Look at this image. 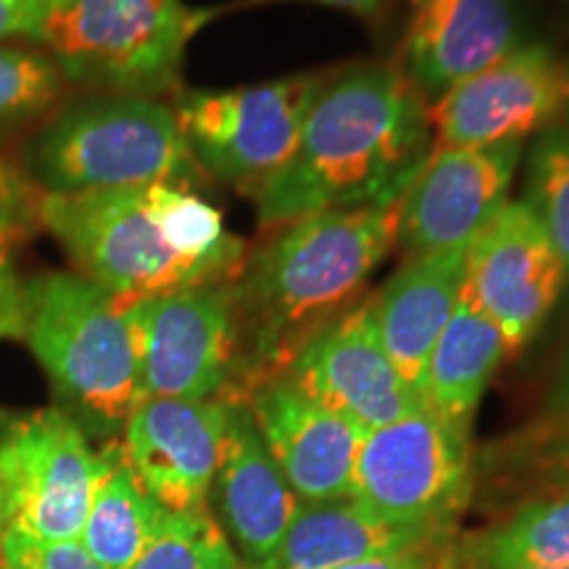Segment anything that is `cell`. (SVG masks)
Instances as JSON below:
<instances>
[{"label":"cell","instance_id":"1","mask_svg":"<svg viewBox=\"0 0 569 569\" xmlns=\"http://www.w3.org/2000/svg\"><path fill=\"white\" fill-rule=\"evenodd\" d=\"M427 101L393 63L322 80L290 161L253 196L274 230L319 211L401 201L430 156Z\"/></svg>","mask_w":569,"mask_h":569},{"label":"cell","instance_id":"2","mask_svg":"<svg viewBox=\"0 0 569 569\" xmlns=\"http://www.w3.org/2000/svg\"><path fill=\"white\" fill-rule=\"evenodd\" d=\"M40 227L122 303L232 282L248 256L222 211L180 184L42 193Z\"/></svg>","mask_w":569,"mask_h":569},{"label":"cell","instance_id":"3","mask_svg":"<svg viewBox=\"0 0 569 569\" xmlns=\"http://www.w3.org/2000/svg\"><path fill=\"white\" fill-rule=\"evenodd\" d=\"M401 201L319 211L274 227L232 280L256 365L282 372L298 348L351 306L398 238Z\"/></svg>","mask_w":569,"mask_h":569},{"label":"cell","instance_id":"4","mask_svg":"<svg viewBox=\"0 0 569 569\" xmlns=\"http://www.w3.org/2000/svg\"><path fill=\"white\" fill-rule=\"evenodd\" d=\"M24 172L42 193L190 188L203 177L172 103L109 92L61 103L27 148Z\"/></svg>","mask_w":569,"mask_h":569},{"label":"cell","instance_id":"5","mask_svg":"<svg viewBox=\"0 0 569 569\" xmlns=\"http://www.w3.org/2000/svg\"><path fill=\"white\" fill-rule=\"evenodd\" d=\"M24 343L77 425L119 432L142 401L138 348L124 303L80 272L24 280Z\"/></svg>","mask_w":569,"mask_h":569},{"label":"cell","instance_id":"6","mask_svg":"<svg viewBox=\"0 0 569 569\" xmlns=\"http://www.w3.org/2000/svg\"><path fill=\"white\" fill-rule=\"evenodd\" d=\"M209 19L184 0H67L40 48L74 88L163 98L180 84L190 40Z\"/></svg>","mask_w":569,"mask_h":569},{"label":"cell","instance_id":"7","mask_svg":"<svg viewBox=\"0 0 569 569\" xmlns=\"http://www.w3.org/2000/svg\"><path fill=\"white\" fill-rule=\"evenodd\" d=\"M325 77H288L253 88L184 90L172 109L203 177L256 196L293 156Z\"/></svg>","mask_w":569,"mask_h":569},{"label":"cell","instance_id":"8","mask_svg":"<svg viewBox=\"0 0 569 569\" xmlns=\"http://www.w3.org/2000/svg\"><path fill=\"white\" fill-rule=\"evenodd\" d=\"M103 469L77 419L63 409L0 415V507L6 530L80 540Z\"/></svg>","mask_w":569,"mask_h":569},{"label":"cell","instance_id":"9","mask_svg":"<svg viewBox=\"0 0 569 569\" xmlns=\"http://www.w3.org/2000/svg\"><path fill=\"white\" fill-rule=\"evenodd\" d=\"M469 490V430L419 409L365 432L348 496L393 522L453 528Z\"/></svg>","mask_w":569,"mask_h":569},{"label":"cell","instance_id":"10","mask_svg":"<svg viewBox=\"0 0 569 569\" xmlns=\"http://www.w3.org/2000/svg\"><path fill=\"white\" fill-rule=\"evenodd\" d=\"M142 398H222L240 348L232 282L124 303Z\"/></svg>","mask_w":569,"mask_h":569},{"label":"cell","instance_id":"11","mask_svg":"<svg viewBox=\"0 0 569 569\" xmlns=\"http://www.w3.org/2000/svg\"><path fill=\"white\" fill-rule=\"evenodd\" d=\"M569 106V67L543 42H525L430 103L436 148L528 140L559 124Z\"/></svg>","mask_w":569,"mask_h":569},{"label":"cell","instance_id":"12","mask_svg":"<svg viewBox=\"0 0 569 569\" xmlns=\"http://www.w3.org/2000/svg\"><path fill=\"white\" fill-rule=\"evenodd\" d=\"M525 140L432 148L401 198L398 238L409 256L467 248L509 203Z\"/></svg>","mask_w":569,"mask_h":569},{"label":"cell","instance_id":"13","mask_svg":"<svg viewBox=\"0 0 569 569\" xmlns=\"http://www.w3.org/2000/svg\"><path fill=\"white\" fill-rule=\"evenodd\" d=\"M282 372L365 432L425 409L382 346L372 296L315 332Z\"/></svg>","mask_w":569,"mask_h":569},{"label":"cell","instance_id":"14","mask_svg":"<svg viewBox=\"0 0 569 569\" xmlns=\"http://www.w3.org/2000/svg\"><path fill=\"white\" fill-rule=\"evenodd\" d=\"M465 293L519 351L565 293V269L549 234L522 201H509L469 246Z\"/></svg>","mask_w":569,"mask_h":569},{"label":"cell","instance_id":"15","mask_svg":"<svg viewBox=\"0 0 569 569\" xmlns=\"http://www.w3.org/2000/svg\"><path fill=\"white\" fill-rule=\"evenodd\" d=\"M230 398H142L122 451L142 488L169 511L206 509L222 461Z\"/></svg>","mask_w":569,"mask_h":569},{"label":"cell","instance_id":"16","mask_svg":"<svg viewBox=\"0 0 569 569\" xmlns=\"http://www.w3.org/2000/svg\"><path fill=\"white\" fill-rule=\"evenodd\" d=\"M269 457L298 501L351 493L365 430L301 390L284 372L256 377L243 398Z\"/></svg>","mask_w":569,"mask_h":569},{"label":"cell","instance_id":"17","mask_svg":"<svg viewBox=\"0 0 569 569\" xmlns=\"http://www.w3.org/2000/svg\"><path fill=\"white\" fill-rule=\"evenodd\" d=\"M519 46L525 40L515 0H415L403 74L425 101H438Z\"/></svg>","mask_w":569,"mask_h":569},{"label":"cell","instance_id":"18","mask_svg":"<svg viewBox=\"0 0 569 569\" xmlns=\"http://www.w3.org/2000/svg\"><path fill=\"white\" fill-rule=\"evenodd\" d=\"M213 486L246 567L272 569L296 515L298 496L269 457L243 398L230 401L222 461Z\"/></svg>","mask_w":569,"mask_h":569},{"label":"cell","instance_id":"19","mask_svg":"<svg viewBox=\"0 0 569 569\" xmlns=\"http://www.w3.org/2000/svg\"><path fill=\"white\" fill-rule=\"evenodd\" d=\"M467 248L409 256L372 296L382 346L409 388L422 398L427 359L457 309L467 274Z\"/></svg>","mask_w":569,"mask_h":569},{"label":"cell","instance_id":"20","mask_svg":"<svg viewBox=\"0 0 569 569\" xmlns=\"http://www.w3.org/2000/svg\"><path fill=\"white\" fill-rule=\"evenodd\" d=\"M453 528L403 525L375 515L351 496L298 501L272 569H336L425 543H446Z\"/></svg>","mask_w":569,"mask_h":569},{"label":"cell","instance_id":"21","mask_svg":"<svg viewBox=\"0 0 569 569\" xmlns=\"http://www.w3.org/2000/svg\"><path fill=\"white\" fill-rule=\"evenodd\" d=\"M507 353L509 346L501 330L461 290L457 309L427 359L422 382L425 409L469 430L490 377Z\"/></svg>","mask_w":569,"mask_h":569},{"label":"cell","instance_id":"22","mask_svg":"<svg viewBox=\"0 0 569 569\" xmlns=\"http://www.w3.org/2000/svg\"><path fill=\"white\" fill-rule=\"evenodd\" d=\"M169 509L142 488L127 465L122 443L103 448V469L92 493L80 543L106 569H130L159 536Z\"/></svg>","mask_w":569,"mask_h":569},{"label":"cell","instance_id":"23","mask_svg":"<svg viewBox=\"0 0 569 569\" xmlns=\"http://www.w3.org/2000/svg\"><path fill=\"white\" fill-rule=\"evenodd\" d=\"M461 569H567L569 490H549L475 532L457 549Z\"/></svg>","mask_w":569,"mask_h":569},{"label":"cell","instance_id":"24","mask_svg":"<svg viewBox=\"0 0 569 569\" xmlns=\"http://www.w3.org/2000/svg\"><path fill=\"white\" fill-rule=\"evenodd\" d=\"M67 88L69 82L46 51L0 46V138L51 117Z\"/></svg>","mask_w":569,"mask_h":569},{"label":"cell","instance_id":"25","mask_svg":"<svg viewBox=\"0 0 569 569\" xmlns=\"http://www.w3.org/2000/svg\"><path fill=\"white\" fill-rule=\"evenodd\" d=\"M543 232L549 234L565 269V290L569 293V130L553 124L538 132L528 153L525 193L519 198Z\"/></svg>","mask_w":569,"mask_h":569},{"label":"cell","instance_id":"26","mask_svg":"<svg viewBox=\"0 0 569 569\" xmlns=\"http://www.w3.org/2000/svg\"><path fill=\"white\" fill-rule=\"evenodd\" d=\"M238 561L209 509L169 511L167 522L130 569H227Z\"/></svg>","mask_w":569,"mask_h":569},{"label":"cell","instance_id":"27","mask_svg":"<svg viewBox=\"0 0 569 569\" xmlns=\"http://www.w3.org/2000/svg\"><path fill=\"white\" fill-rule=\"evenodd\" d=\"M0 561L6 569H106L80 540H42L19 530L3 532Z\"/></svg>","mask_w":569,"mask_h":569},{"label":"cell","instance_id":"28","mask_svg":"<svg viewBox=\"0 0 569 569\" xmlns=\"http://www.w3.org/2000/svg\"><path fill=\"white\" fill-rule=\"evenodd\" d=\"M40 198L38 190L24 167H17L0 156V240L19 243L30 238L40 227Z\"/></svg>","mask_w":569,"mask_h":569},{"label":"cell","instance_id":"29","mask_svg":"<svg viewBox=\"0 0 569 569\" xmlns=\"http://www.w3.org/2000/svg\"><path fill=\"white\" fill-rule=\"evenodd\" d=\"M67 0H0V46L27 40L40 46L48 21Z\"/></svg>","mask_w":569,"mask_h":569},{"label":"cell","instance_id":"30","mask_svg":"<svg viewBox=\"0 0 569 569\" xmlns=\"http://www.w3.org/2000/svg\"><path fill=\"white\" fill-rule=\"evenodd\" d=\"M0 340H24V280L6 240H0Z\"/></svg>","mask_w":569,"mask_h":569},{"label":"cell","instance_id":"31","mask_svg":"<svg viewBox=\"0 0 569 569\" xmlns=\"http://www.w3.org/2000/svg\"><path fill=\"white\" fill-rule=\"evenodd\" d=\"M457 567V549L451 540L446 543H425L415 549H403L396 553H382V557L351 561V565L336 569H453Z\"/></svg>","mask_w":569,"mask_h":569},{"label":"cell","instance_id":"32","mask_svg":"<svg viewBox=\"0 0 569 569\" xmlns=\"http://www.w3.org/2000/svg\"><path fill=\"white\" fill-rule=\"evenodd\" d=\"M553 422H559V427L540 438L536 467L546 488L569 490V417L553 419Z\"/></svg>","mask_w":569,"mask_h":569},{"label":"cell","instance_id":"33","mask_svg":"<svg viewBox=\"0 0 569 569\" xmlns=\"http://www.w3.org/2000/svg\"><path fill=\"white\" fill-rule=\"evenodd\" d=\"M543 415L549 419H565L569 417V353L561 361L557 377H553L549 393H546Z\"/></svg>","mask_w":569,"mask_h":569},{"label":"cell","instance_id":"34","mask_svg":"<svg viewBox=\"0 0 569 569\" xmlns=\"http://www.w3.org/2000/svg\"><path fill=\"white\" fill-rule=\"evenodd\" d=\"M267 3H322V6H332V9L351 11L361 19H369L380 11L382 0H243V6H267Z\"/></svg>","mask_w":569,"mask_h":569},{"label":"cell","instance_id":"35","mask_svg":"<svg viewBox=\"0 0 569 569\" xmlns=\"http://www.w3.org/2000/svg\"><path fill=\"white\" fill-rule=\"evenodd\" d=\"M3 532H6V515H3V507H0V540H3Z\"/></svg>","mask_w":569,"mask_h":569},{"label":"cell","instance_id":"36","mask_svg":"<svg viewBox=\"0 0 569 569\" xmlns=\"http://www.w3.org/2000/svg\"><path fill=\"white\" fill-rule=\"evenodd\" d=\"M227 569H248V567H243V565H238V561H232V565H230V567H227Z\"/></svg>","mask_w":569,"mask_h":569},{"label":"cell","instance_id":"37","mask_svg":"<svg viewBox=\"0 0 569 569\" xmlns=\"http://www.w3.org/2000/svg\"><path fill=\"white\" fill-rule=\"evenodd\" d=\"M565 119H567V130H569V106H567V111H565Z\"/></svg>","mask_w":569,"mask_h":569},{"label":"cell","instance_id":"38","mask_svg":"<svg viewBox=\"0 0 569 569\" xmlns=\"http://www.w3.org/2000/svg\"><path fill=\"white\" fill-rule=\"evenodd\" d=\"M0 569H6V567H3V561H0Z\"/></svg>","mask_w":569,"mask_h":569},{"label":"cell","instance_id":"39","mask_svg":"<svg viewBox=\"0 0 569 569\" xmlns=\"http://www.w3.org/2000/svg\"><path fill=\"white\" fill-rule=\"evenodd\" d=\"M567 569H569V567H567Z\"/></svg>","mask_w":569,"mask_h":569}]
</instances>
